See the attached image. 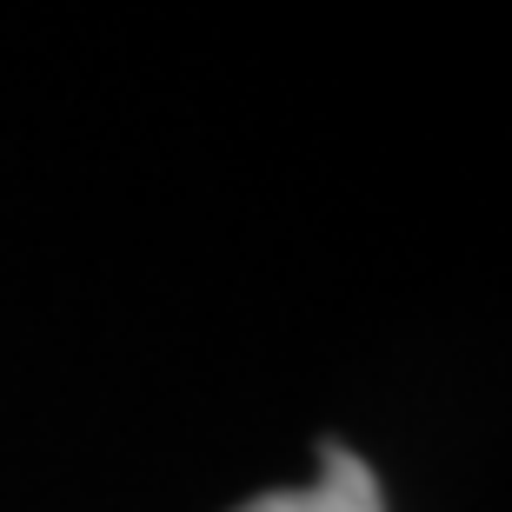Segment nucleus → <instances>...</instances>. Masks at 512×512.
I'll list each match as a JSON object with an SVG mask.
<instances>
[{
	"label": "nucleus",
	"mask_w": 512,
	"mask_h": 512,
	"mask_svg": "<svg viewBox=\"0 0 512 512\" xmlns=\"http://www.w3.org/2000/svg\"><path fill=\"white\" fill-rule=\"evenodd\" d=\"M240 512H386V506H380V486L366 473V459H353L346 446H326L313 486H300V493H266Z\"/></svg>",
	"instance_id": "obj_1"
}]
</instances>
